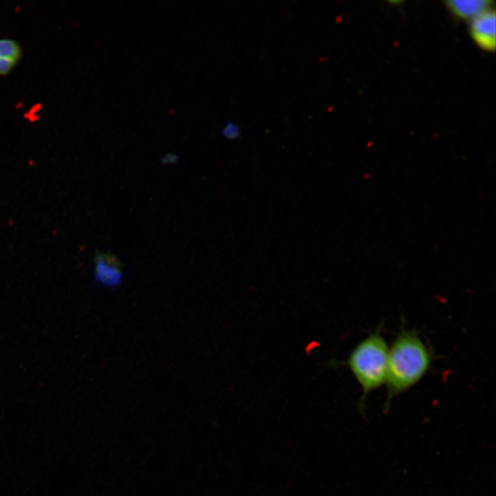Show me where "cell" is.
<instances>
[{
    "label": "cell",
    "instance_id": "cell-1",
    "mask_svg": "<svg viewBox=\"0 0 496 496\" xmlns=\"http://www.w3.org/2000/svg\"><path fill=\"white\" fill-rule=\"evenodd\" d=\"M432 361L430 348L415 331L402 329L398 333L389 348L385 413L393 397L409 390L422 379Z\"/></svg>",
    "mask_w": 496,
    "mask_h": 496
},
{
    "label": "cell",
    "instance_id": "cell-2",
    "mask_svg": "<svg viewBox=\"0 0 496 496\" xmlns=\"http://www.w3.org/2000/svg\"><path fill=\"white\" fill-rule=\"evenodd\" d=\"M388 353V344L378 328L360 341L344 362L362 389V395L358 405L362 411L367 395L385 384Z\"/></svg>",
    "mask_w": 496,
    "mask_h": 496
},
{
    "label": "cell",
    "instance_id": "cell-3",
    "mask_svg": "<svg viewBox=\"0 0 496 496\" xmlns=\"http://www.w3.org/2000/svg\"><path fill=\"white\" fill-rule=\"evenodd\" d=\"M471 32L475 43L482 49L495 47V13L488 10L472 19Z\"/></svg>",
    "mask_w": 496,
    "mask_h": 496
},
{
    "label": "cell",
    "instance_id": "cell-4",
    "mask_svg": "<svg viewBox=\"0 0 496 496\" xmlns=\"http://www.w3.org/2000/svg\"><path fill=\"white\" fill-rule=\"evenodd\" d=\"M95 276L104 285L114 287L121 280V262L110 252H99L94 258Z\"/></svg>",
    "mask_w": 496,
    "mask_h": 496
},
{
    "label": "cell",
    "instance_id": "cell-5",
    "mask_svg": "<svg viewBox=\"0 0 496 496\" xmlns=\"http://www.w3.org/2000/svg\"><path fill=\"white\" fill-rule=\"evenodd\" d=\"M448 8L457 17L472 19L490 10L491 1L487 0H450Z\"/></svg>",
    "mask_w": 496,
    "mask_h": 496
},
{
    "label": "cell",
    "instance_id": "cell-6",
    "mask_svg": "<svg viewBox=\"0 0 496 496\" xmlns=\"http://www.w3.org/2000/svg\"><path fill=\"white\" fill-rule=\"evenodd\" d=\"M21 48L11 39H0V75H7L19 62Z\"/></svg>",
    "mask_w": 496,
    "mask_h": 496
},
{
    "label": "cell",
    "instance_id": "cell-7",
    "mask_svg": "<svg viewBox=\"0 0 496 496\" xmlns=\"http://www.w3.org/2000/svg\"><path fill=\"white\" fill-rule=\"evenodd\" d=\"M241 130L238 123L234 121H227L221 130V134L227 140L234 141L240 136Z\"/></svg>",
    "mask_w": 496,
    "mask_h": 496
},
{
    "label": "cell",
    "instance_id": "cell-8",
    "mask_svg": "<svg viewBox=\"0 0 496 496\" xmlns=\"http://www.w3.org/2000/svg\"><path fill=\"white\" fill-rule=\"evenodd\" d=\"M178 161V156L176 154L173 153L166 154L161 158V162L165 165L175 164Z\"/></svg>",
    "mask_w": 496,
    "mask_h": 496
}]
</instances>
